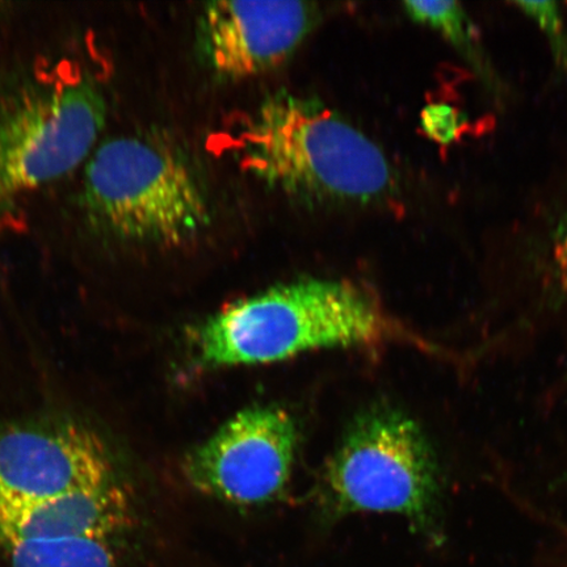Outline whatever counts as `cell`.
<instances>
[{"mask_svg": "<svg viewBox=\"0 0 567 567\" xmlns=\"http://www.w3.org/2000/svg\"><path fill=\"white\" fill-rule=\"evenodd\" d=\"M186 339L189 368L198 374L321 350L389 346L458 360L390 315L370 290L346 280L307 279L245 297L190 326Z\"/></svg>", "mask_w": 567, "mask_h": 567, "instance_id": "6da1fadb", "label": "cell"}, {"mask_svg": "<svg viewBox=\"0 0 567 567\" xmlns=\"http://www.w3.org/2000/svg\"><path fill=\"white\" fill-rule=\"evenodd\" d=\"M209 148L269 187L313 200L371 203L394 187L371 138L322 104L286 92L231 117Z\"/></svg>", "mask_w": 567, "mask_h": 567, "instance_id": "7a4b0ae2", "label": "cell"}, {"mask_svg": "<svg viewBox=\"0 0 567 567\" xmlns=\"http://www.w3.org/2000/svg\"><path fill=\"white\" fill-rule=\"evenodd\" d=\"M75 205L90 236L113 246L177 247L210 221L186 158L147 133L101 140L84 162Z\"/></svg>", "mask_w": 567, "mask_h": 567, "instance_id": "3957f363", "label": "cell"}, {"mask_svg": "<svg viewBox=\"0 0 567 567\" xmlns=\"http://www.w3.org/2000/svg\"><path fill=\"white\" fill-rule=\"evenodd\" d=\"M326 519L392 514L434 547L445 543V486L441 461L413 416L389 403L354 420L319 481Z\"/></svg>", "mask_w": 567, "mask_h": 567, "instance_id": "277c9868", "label": "cell"}, {"mask_svg": "<svg viewBox=\"0 0 567 567\" xmlns=\"http://www.w3.org/2000/svg\"><path fill=\"white\" fill-rule=\"evenodd\" d=\"M106 118L96 78L53 70L0 75V224L28 195L83 166Z\"/></svg>", "mask_w": 567, "mask_h": 567, "instance_id": "5b68a950", "label": "cell"}, {"mask_svg": "<svg viewBox=\"0 0 567 567\" xmlns=\"http://www.w3.org/2000/svg\"><path fill=\"white\" fill-rule=\"evenodd\" d=\"M299 429L288 411H240L193 452L183 471L197 492L238 507L281 498L292 477Z\"/></svg>", "mask_w": 567, "mask_h": 567, "instance_id": "8992f818", "label": "cell"}, {"mask_svg": "<svg viewBox=\"0 0 567 567\" xmlns=\"http://www.w3.org/2000/svg\"><path fill=\"white\" fill-rule=\"evenodd\" d=\"M123 480L109 445L81 423L0 430V498L35 502Z\"/></svg>", "mask_w": 567, "mask_h": 567, "instance_id": "52a82bcc", "label": "cell"}, {"mask_svg": "<svg viewBox=\"0 0 567 567\" xmlns=\"http://www.w3.org/2000/svg\"><path fill=\"white\" fill-rule=\"evenodd\" d=\"M313 20L302 2H212L202 13V48L215 73L240 80L281 65Z\"/></svg>", "mask_w": 567, "mask_h": 567, "instance_id": "ba28073f", "label": "cell"}, {"mask_svg": "<svg viewBox=\"0 0 567 567\" xmlns=\"http://www.w3.org/2000/svg\"><path fill=\"white\" fill-rule=\"evenodd\" d=\"M124 480L56 498H0V550L20 543L96 538L115 540L131 526L134 501Z\"/></svg>", "mask_w": 567, "mask_h": 567, "instance_id": "9c48e42d", "label": "cell"}, {"mask_svg": "<svg viewBox=\"0 0 567 567\" xmlns=\"http://www.w3.org/2000/svg\"><path fill=\"white\" fill-rule=\"evenodd\" d=\"M408 16L415 23L431 28L450 42L456 53L464 60L488 94L502 95L503 84L493 63L481 44L476 24L464 6L455 2H406L403 3Z\"/></svg>", "mask_w": 567, "mask_h": 567, "instance_id": "30bf717a", "label": "cell"}, {"mask_svg": "<svg viewBox=\"0 0 567 567\" xmlns=\"http://www.w3.org/2000/svg\"><path fill=\"white\" fill-rule=\"evenodd\" d=\"M112 542L96 538L34 542L2 549L11 567H115Z\"/></svg>", "mask_w": 567, "mask_h": 567, "instance_id": "8fae6325", "label": "cell"}, {"mask_svg": "<svg viewBox=\"0 0 567 567\" xmlns=\"http://www.w3.org/2000/svg\"><path fill=\"white\" fill-rule=\"evenodd\" d=\"M536 259L545 287L567 305V197L551 212L538 236Z\"/></svg>", "mask_w": 567, "mask_h": 567, "instance_id": "7c38bea8", "label": "cell"}, {"mask_svg": "<svg viewBox=\"0 0 567 567\" xmlns=\"http://www.w3.org/2000/svg\"><path fill=\"white\" fill-rule=\"evenodd\" d=\"M547 38L549 51L556 66L567 70V30L561 7L557 2H515Z\"/></svg>", "mask_w": 567, "mask_h": 567, "instance_id": "4fadbf2b", "label": "cell"}, {"mask_svg": "<svg viewBox=\"0 0 567 567\" xmlns=\"http://www.w3.org/2000/svg\"><path fill=\"white\" fill-rule=\"evenodd\" d=\"M421 120L424 133L441 145L455 142L465 124V118L455 106L444 103L425 106Z\"/></svg>", "mask_w": 567, "mask_h": 567, "instance_id": "5bb4252c", "label": "cell"}]
</instances>
